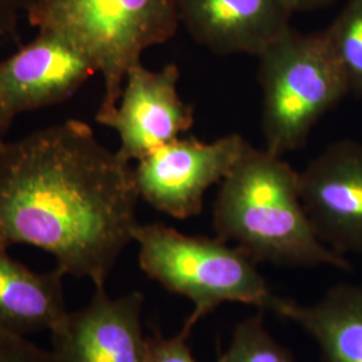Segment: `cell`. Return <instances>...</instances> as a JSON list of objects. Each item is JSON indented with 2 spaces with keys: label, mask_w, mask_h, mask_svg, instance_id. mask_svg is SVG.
I'll return each instance as SVG.
<instances>
[{
  "label": "cell",
  "mask_w": 362,
  "mask_h": 362,
  "mask_svg": "<svg viewBox=\"0 0 362 362\" xmlns=\"http://www.w3.org/2000/svg\"><path fill=\"white\" fill-rule=\"evenodd\" d=\"M132 164L79 119L0 145V247L50 254L65 275L105 287L139 221Z\"/></svg>",
  "instance_id": "obj_1"
},
{
  "label": "cell",
  "mask_w": 362,
  "mask_h": 362,
  "mask_svg": "<svg viewBox=\"0 0 362 362\" xmlns=\"http://www.w3.org/2000/svg\"><path fill=\"white\" fill-rule=\"evenodd\" d=\"M212 216L216 236L258 264L353 270L348 257L315 233L302 202L299 172L264 148L250 145L220 182Z\"/></svg>",
  "instance_id": "obj_2"
},
{
  "label": "cell",
  "mask_w": 362,
  "mask_h": 362,
  "mask_svg": "<svg viewBox=\"0 0 362 362\" xmlns=\"http://www.w3.org/2000/svg\"><path fill=\"white\" fill-rule=\"evenodd\" d=\"M27 19L69 39L97 66L104 79L100 125L115 112L130 69L180 26L179 0H35Z\"/></svg>",
  "instance_id": "obj_3"
},
{
  "label": "cell",
  "mask_w": 362,
  "mask_h": 362,
  "mask_svg": "<svg viewBox=\"0 0 362 362\" xmlns=\"http://www.w3.org/2000/svg\"><path fill=\"white\" fill-rule=\"evenodd\" d=\"M133 242L144 274L192 302L194 310L182 325L185 332L192 333L200 320L224 303L269 310L274 294L258 263L219 236H194L161 223H139Z\"/></svg>",
  "instance_id": "obj_4"
},
{
  "label": "cell",
  "mask_w": 362,
  "mask_h": 362,
  "mask_svg": "<svg viewBox=\"0 0 362 362\" xmlns=\"http://www.w3.org/2000/svg\"><path fill=\"white\" fill-rule=\"evenodd\" d=\"M258 59L264 149L284 157L305 146L349 90L324 33L300 34L290 27Z\"/></svg>",
  "instance_id": "obj_5"
},
{
  "label": "cell",
  "mask_w": 362,
  "mask_h": 362,
  "mask_svg": "<svg viewBox=\"0 0 362 362\" xmlns=\"http://www.w3.org/2000/svg\"><path fill=\"white\" fill-rule=\"evenodd\" d=\"M250 145L238 133L212 143L180 137L136 161L133 173L139 196L170 218L197 216L209 188L224 180Z\"/></svg>",
  "instance_id": "obj_6"
},
{
  "label": "cell",
  "mask_w": 362,
  "mask_h": 362,
  "mask_svg": "<svg viewBox=\"0 0 362 362\" xmlns=\"http://www.w3.org/2000/svg\"><path fill=\"white\" fill-rule=\"evenodd\" d=\"M179 81L176 64L152 70L140 62L128 71L116 109L103 124L118 134L121 158L136 163L192 129L194 106L181 98Z\"/></svg>",
  "instance_id": "obj_7"
},
{
  "label": "cell",
  "mask_w": 362,
  "mask_h": 362,
  "mask_svg": "<svg viewBox=\"0 0 362 362\" xmlns=\"http://www.w3.org/2000/svg\"><path fill=\"white\" fill-rule=\"evenodd\" d=\"M98 73L90 57L47 30L0 61V109L19 115L62 104Z\"/></svg>",
  "instance_id": "obj_8"
},
{
  "label": "cell",
  "mask_w": 362,
  "mask_h": 362,
  "mask_svg": "<svg viewBox=\"0 0 362 362\" xmlns=\"http://www.w3.org/2000/svg\"><path fill=\"white\" fill-rule=\"evenodd\" d=\"M144 294L112 297L95 287L90 302L65 315L50 330L54 362H146Z\"/></svg>",
  "instance_id": "obj_9"
},
{
  "label": "cell",
  "mask_w": 362,
  "mask_h": 362,
  "mask_svg": "<svg viewBox=\"0 0 362 362\" xmlns=\"http://www.w3.org/2000/svg\"><path fill=\"white\" fill-rule=\"evenodd\" d=\"M299 176L302 202L318 238L344 257H362V143L330 144Z\"/></svg>",
  "instance_id": "obj_10"
},
{
  "label": "cell",
  "mask_w": 362,
  "mask_h": 362,
  "mask_svg": "<svg viewBox=\"0 0 362 362\" xmlns=\"http://www.w3.org/2000/svg\"><path fill=\"white\" fill-rule=\"evenodd\" d=\"M284 0H179L180 26L218 55L258 57L290 28Z\"/></svg>",
  "instance_id": "obj_11"
},
{
  "label": "cell",
  "mask_w": 362,
  "mask_h": 362,
  "mask_svg": "<svg viewBox=\"0 0 362 362\" xmlns=\"http://www.w3.org/2000/svg\"><path fill=\"white\" fill-rule=\"evenodd\" d=\"M269 311L305 330L322 362H362V284L333 286L311 305L274 296Z\"/></svg>",
  "instance_id": "obj_12"
},
{
  "label": "cell",
  "mask_w": 362,
  "mask_h": 362,
  "mask_svg": "<svg viewBox=\"0 0 362 362\" xmlns=\"http://www.w3.org/2000/svg\"><path fill=\"white\" fill-rule=\"evenodd\" d=\"M59 269L35 272L0 247V333L28 337L50 332L64 317V278Z\"/></svg>",
  "instance_id": "obj_13"
},
{
  "label": "cell",
  "mask_w": 362,
  "mask_h": 362,
  "mask_svg": "<svg viewBox=\"0 0 362 362\" xmlns=\"http://www.w3.org/2000/svg\"><path fill=\"white\" fill-rule=\"evenodd\" d=\"M324 33L349 95L362 98V0H348Z\"/></svg>",
  "instance_id": "obj_14"
},
{
  "label": "cell",
  "mask_w": 362,
  "mask_h": 362,
  "mask_svg": "<svg viewBox=\"0 0 362 362\" xmlns=\"http://www.w3.org/2000/svg\"><path fill=\"white\" fill-rule=\"evenodd\" d=\"M218 362H297L290 350L270 334L263 310L246 317L233 329L230 345Z\"/></svg>",
  "instance_id": "obj_15"
},
{
  "label": "cell",
  "mask_w": 362,
  "mask_h": 362,
  "mask_svg": "<svg viewBox=\"0 0 362 362\" xmlns=\"http://www.w3.org/2000/svg\"><path fill=\"white\" fill-rule=\"evenodd\" d=\"M189 336L191 333L182 327L173 337L164 336L160 330H155L152 336L148 337L146 362H197L188 345Z\"/></svg>",
  "instance_id": "obj_16"
},
{
  "label": "cell",
  "mask_w": 362,
  "mask_h": 362,
  "mask_svg": "<svg viewBox=\"0 0 362 362\" xmlns=\"http://www.w3.org/2000/svg\"><path fill=\"white\" fill-rule=\"evenodd\" d=\"M0 362H54L50 350L40 349L27 337L0 333Z\"/></svg>",
  "instance_id": "obj_17"
},
{
  "label": "cell",
  "mask_w": 362,
  "mask_h": 362,
  "mask_svg": "<svg viewBox=\"0 0 362 362\" xmlns=\"http://www.w3.org/2000/svg\"><path fill=\"white\" fill-rule=\"evenodd\" d=\"M35 0H0V40H16L21 19Z\"/></svg>",
  "instance_id": "obj_18"
},
{
  "label": "cell",
  "mask_w": 362,
  "mask_h": 362,
  "mask_svg": "<svg viewBox=\"0 0 362 362\" xmlns=\"http://www.w3.org/2000/svg\"><path fill=\"white\" fill-rule=\"evenodd\" d=\"M293 13L299 11H314L326 8L336 3L337 0H284Z\"/></svg>",
  "instance_id": "obj_19"
},
{
  "label": "cell",
  "mask_w": 362,
  "mask_h": 362,
  "mask_svg": "<svg viewBox=\"0 0 362 362\" xmlns=\"http://www.w3.org/2000/svg\"><path fill=\"white\" fill-rule=\"evenodd\" d=\"M11 125H13V121L6 116L4 112L0 109V145L4 143V141H7L6 136H7L8 130L11 128Z\"/></svg>",
  "instance_id": "obj_20"
}]
</instances>
